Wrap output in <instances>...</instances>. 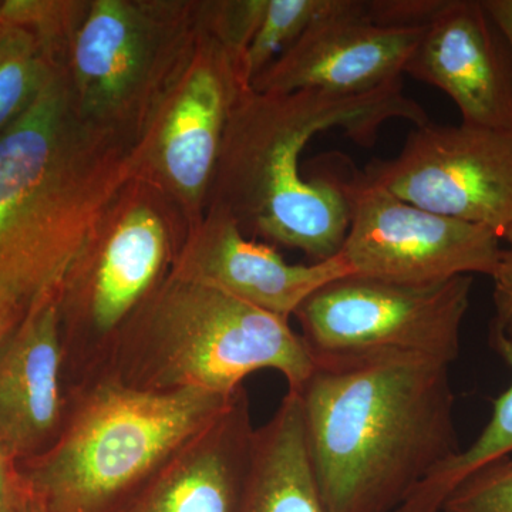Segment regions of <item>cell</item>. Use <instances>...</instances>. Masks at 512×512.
Instances as JSON below:
<instances>
[{
  "mask_svg": "<svg viewBox=\"0 0 512 512\" xmlns=\"http://www.w3.org/2000/svg\"><path fill=\"white\" fill-rule=\"evenodd\" d=\"M313 356L295 393L326 510L396 512L461 450L450 365L402 350Z\"/></svg>",
  "mask_w": 512,
  "mask_h": 512,
  "instance_id": "obj_1",
  "label": "cell"
},
{
  "mask_svg": "<svg viewBox=\"0 0 512 512\" xmlns=\"http://www.w3.org/2000/svg\"><path fill=\"white\" fill-rule=\"evenodd\" d=\"M392 120L430 123L404 93L402 79L355 94L251 87L229 116L207 210L224 212L247 237L272 247L298 249L313 262L333 258L348 234V202L336 174H302L303 150L332 128L359 146H375L380 128Z\"/></svg>",
  "mask_w": 512,
  "mask_h": 512,
  "instance_id": "obj_2",
  "label": "cell"
},
{
  "mask_svg": "<svg viewBox=\"0 0 512 512\" xmlns=\"http://www.w3.org/2000/svg\"><path fill=\"white\" fill-rule=\"evenodd\" d=\"M133 177L131 150L79 116L64 67L0 133V291L29 305L59 285Z\"/></svg>",
  "mask_w": 512,
  "mask_h": 512,
  "instance_id": "obj_3",
  "label": "cell"
},
{
  "mask_svg": "<svg viewBox=\"0 0 512 512\" xmlns=\"http://www.w3.org/2000/svg\"><path fill=\"white\" fill-rule=\"evenodd\" d=\"M313 367L312 350L288 318L170 272L128 319L94 376L147 392L232 393L252 373L275 370L299 392Z\"/></svg>",
  "mask_w": 512,
  "mask_h": 512,
  "instance_id": "obj_4",
  "label": "cell"
},
{
  "mask_svg": "<svg viewBox=\"0 0 512 512\" xmlns=\"http://www.w3.org/2000/svg\"><path fill=\"white\" fill-rule=\"evenodd\" d=\"M232 394L147 392L94 376L67 392L59 439L20 473L49 512H116Z\"/></svg>",
  "mask_w": 512,
  "mask_h": 512,
  "instance_id": "obj_5",
  "label": "cell"
},
{
  "mask_svg": "<svg viewBox=\"0 0 512 512\" xmlns=\"http://www.w3.org/2000/svg\"><path fill=\"white\" fill-rule=\"evenodd\" d=\"M191 225L177 202L131 177L57 286L67 392L99 372L128 319L173 269Z\"/></svg>",
  "mask_w": 512,
  "mask_h": 512,
  "instance_id": "obj_6",
  "label": "cell"
},
{
  "mask_svg": "<svg viewBox=\"0 0 512 512\" xmlns=\"http://www.w3.org/2000/svg\"><path fill=\"white\" fill-rule=\"evenodd\" d=\"M195 19L197 0H90L64 64L79 116L133 151Z\"/></svg>",
  "mask_w": 512,
  "mask_h": 512,
  "instance_id": "obj_7",
  "label": "cell"
},
{
  "mask_svg": "<svg viewBox=\"0 0 512 512\" xmlns=\"http://www.w3.org/2000/svg\"><path fill=\"white\" fill-rule=\"evenodd\" d=\"M251 87L244 50L208 25L197 0L190 42L131 151L133 177L177 202L191 228L207 210L229 116Z\"/></svg>",
  "mask_w": 512,
  "mask_h": 512,
  "instance_id": "obj_8",
  "label": "cell"
},
{
  "mask_svg": "<svg viewBox=\"0 0 512 512\" xmlns=\"http://www.w3.org/2000/svg\"><path fill=\"white\" fill-rule=\"evenodd\" d=\"M473 276L407 285L348 275L320 286L295 312L313 353L402 350L456 362Z\"/></svg>",
  "mask_w": 512,
  "mask_h": 512,
  "instance_id": "obj_9",
  "label": "cell"
},
{
  "mask_svg": "<svg viewBox=\"0 0 512 512\" xmlns=\"http://www.w3.org/2000/svg\"><path fill=\"white\" fill-rule=\"evenodd\" d=\"M338 181L349 210L340 255L353 275L407 285L494 275L503 248L493 229L409 204L367 183L360 171Z\"/></svg>",
  "mask_w": 512,
  "mask_h": 512,
  "instance_id": "obj_10",
  "label": "cell"
},
{
  "mask_svg": "<svg viewBox=\"0 0 512 512\" xmlns=\"http://www.w3.org/2000/svg\"><path fill=\"white\" fill-rule=\"evenodd\" d=\"M423 210L493 229L512 222V131L468 126L414 127L399 156L360 173Z\"/></svg>",
  "mask_w": 512,
  "mask_h": 512,
  "instance_id": "obj_11",
  "label": "cell"
},
{
  "mask_svg": "<svg viewBox=\"0 0 512 512\" xmlns=\"http://www.w3.org/2000/svg\"><path fill=\"white\" fill-rule=\"evenodd\" d=\"M424 29L375 25L363 15V0H345L338 12L313 23L259 73L252 89L261 93L370 92L402 79Z\"/></svg>",
  "mask_w": 512,
  "mask_h": 512,
  "instance_id": "obj_12",
  "label": "cell"
},
{
  "mask_svg": "<svg viewBox=\"0 0 512 512\" xmlns=\"http://www.w3.org/2000/svg\"><path fill=\"white\" fill-rule=\"evenodd\" d=\"M404 73L446 93L461 123L512 131V57L481 0H447Z\"/></svg>",
  "mask_w": 512,
  "mask_h": 512,
  "instance_id": "obj_13",
  "label": "cell"
},
{
  "mask_svg": "<svg viewBox=\"0 0 512 512\" xmlns=\"http://www.w3.org/2000/svg\"><path fill=\"white\" fill-rule=\"evenodd\" d=\"M352 274L340 254L311 265L289 264L275 247L247 237L217 210L205 211L190 229L171 269L177 278L288 319L320 286Z\"/></svg>",
  "mask_w": 512,
  "mask_h": 512,
  "instance_id": "obj_14",
  "label": "cell"
},
{
  "mask_svg": "<svg viewBox=\"0 0 512 512\" xmlns=\"http://www.w3.org/2000/svg\"><path fill=\"white\" fill-rule=\"evenodd\" d=\"M57 286L29 303L0 345V443L19 464L56 443L69 407Z\"/></svg>",
  "mask_w": 512,
  "mask_h": 512,
  "instance_id": "obj_15",
  "label": "cell"
},
{
  "mask_svg": "<svg viewBox=\"0 0 512 512\" xmlns=\"http://www.w3.org/2000/svg\"><path fill=\"white\" fill-rule=\"evenodd\" d=\"M238 387L224 410L175 450L116 512H238L255 437Z\"/></svg>",
  "mask_w": 512,
  "mask_h": 512,
  "instance_id": "obj_16",
  "label": "cell"
},
{
  "mask_svg": "<svg viewBox=\"0 0 512 512\" xmlns=\"http://www.w3.org/2000/svg\"><path fill=\"white\" fill-rule=\"evenodd\" d=\"M238 512H328L313 470L301 397L291 392L255 430Z\"/></svg>",
  "mask_w": 512,
  "mask_h": 512,
  "instance_id": "obj_17",
  "label": "cell"
},
{
  "mask_svg": "<svg viewBox=\"0 0 512 512\" xmlns=\"http://www.w3.org/2000/svg\"><path fill=\"white\" fill-rule=\"evenodd\" d=\"M491 342L507 363L512 376V345L491 333ZM512 456V377L510 386L493 403V413L480 436L466 450H460L434 468L409 494L396 512H441L458 485L478 468Z\"/></svg>",
  "mask_w": 512,
  "mask_h": 512,
  "instance_id": "obj_18",
  "label": "cell"
},
{
  "mask_svg": "<svg viewBox=\"0 0 512 512\" xmlns=\"http://www.w3.org/2000/svg\"><path fill=\"white\" fill-rule=\"evenodd\" d=\"M56 67L32 29L0 20V133L35 103Z\"/></svg>",
  "mask_w": 512,
  "mask_h": 512,
  "instance_id": "obj_19",
  "label": "cell"
},
{
  "mask_svg": "<svg viewBox=\"0 0 512 512\" xmlns=\"http://www.w3.org/2000/svg\"><path fill=\"white\" fill-rule=\"evenodd\" d=\"M345 0H266L264 13L245 53L251 84L313 23L338 12Z\"/></svg>",
  "mask_w": 512,
  "mask_h": 512,
  "instance_id": "obj_20",
  "label": "cell"
},
{
  "mask_svg": "<svg viewBox=\"0 0 512 512\" xmlns=\"http://www.w3.org/2000/svg\"><path fill=\"white\" fill-rule=\"evenodd\" d=\"M90 8V0H0V20L32 29L59 66Z\"/></svg>",
  "mask_w": 512,
  "mask_h": 512,
  "instance_id": "obj_21",
  "label": "cell"
},
{
  "mask_svg": "<svg viewBox=\"0 0 512 512\" xmlns=\"http://www.w3.org/2000/svg\"><path fill=\"white\" fill-rule=\"evenodd\" d=\"M441 512H512V458L478 468L458 485Z\"/></svg>",
  "mask_w": 512,
  "mask_h": 512,
  "instance_id": "obj_22",
  "label": "cell"
},
{
  "mask_svg": "<svg viewBox=\"0 0 512 512\" xmlns=\"http://www.w3.org/2000/svg\"><path fill=\"white\" fill-rule=\"evenodd\" d=\"M447 0H363V15L384 28L424 29L439 16Z\"/></svg>",
  "mask_w": 512,
  "mask_h": 512,
  "instance_id": "obj_23",
  "label": "cell"
},
{
  "mask_svg": "<svg viewBox=\"0 0 512 512\" xmlns=\"http://www.w3.org/2000/svg\"><path fill=\"white\" fill-rule=\"evenodd\" d=\"M491 279L494 282L495 308L491 333L501 336L512 345V247L501 251L500 261Z\"/></svg>",
  "mask_w": 512,
  "mask_h": 512,
  "instance_id": "obj_24",
  "label": "cell"
},
{
  "mask_svg": "<svg viewBox=\"0 0 512 512\" xmlns=\"http://www.w3.org/2000/svg\"><path fill=\"white\" fill-rule=\"evenodd\" d=\"M26 493L28 485L18 461L0 443V512H20Z\"/></svg>",
  "mask_w": 512,
  "mask_h": 512,
  "instance_id": "obj_25",
  "label": "cell"
},
{
  "mask_svg": "<svg viewBox=\"0 0 512 512\" xmlns=\"http://www.w3.org/2000/svg\"><path fill=\"white\" fill-rule=\"evenodd\" d=\"M512 57V0H481Z\"/></svg>",
  "mask_w": 512,
  "mask_h": 512,
  "instance_id": "obj_26",
  "label": "cell"
},
{
  "mask_svg": "<svg viewBox=\"0 0 512 512\" xmlns=\"http://www.w3.org/2000/svg\"><path fill=\"white\" fill-rule=\"evenodd\" d=\"M29 305L13 298L9 293L0 291V345L10 332L18 326Z\"/></svg>",
  "mask_w": 512,
  "mask_h": 512,
  "instance_id": "obj_27",
  "label": "cell"
},
{
  "mask_svg": "<svg viewBox=\"0 0 512 512\" xmlns=\"http://www.w3.org/2000/svg\"><path fill=\"white\" fill-rule=\"evenodd\" d=\"M20 512H49L47 511L45 503L40 500L39 497L33 491H30L28 487V493H26L25 501L22 504V510Z\"/></svg>",
  "mask_w": 512,
  "mask_h": 512,
  "instance_id": "obj_28",
  "label": "cell"
},
{
  "mask_svg": "<svg viewBox=\"0 0 512 512\" xmlns=\"http://www.w3.org/2000/svg\"><path fill=\"white\" fill-rule=\"evenodd\" d=\"M503 239L507 242L508 247H512V222L510 227L507 228V231L504 232Z\"/></svg>",
  "mask_w": 512,
  "mask_h": 512,
  "instance_id": "obj_29",
  "label": "cell"
}]
</instances>
